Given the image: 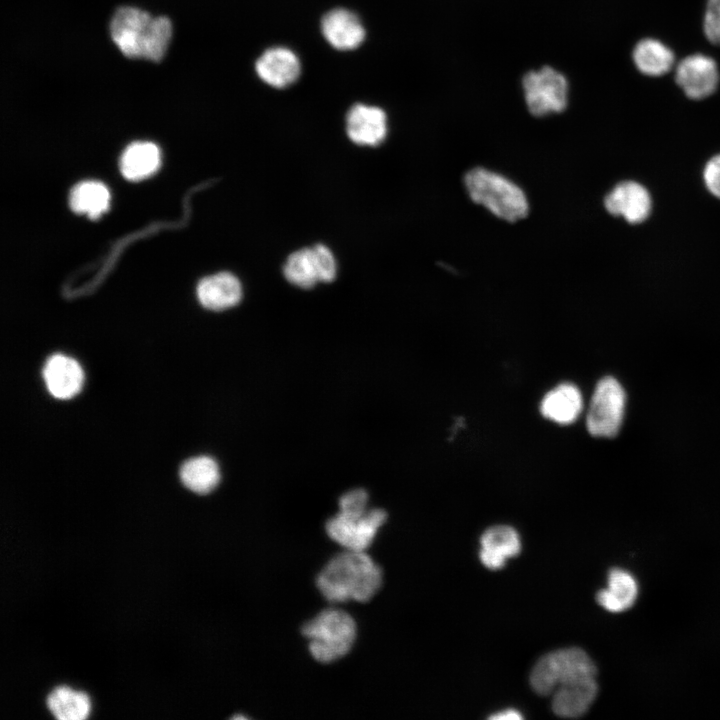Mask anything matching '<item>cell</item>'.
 <instances>
[{
    "mask_svg": "<svg viewBox=\"0 0 720 720\" xmlns=\"http://www.w3.org/2000/svg\"><path fill=\"white\" fill-rule=\"evenodd\" d=\"M316 584L330 602H366L382 584V570L365 551L347 550L322 569Z\"/></svg>",
    "mask_w": 720,
    "mask_h": 720,
    "instance_id": "6da1fadb",
    "label": "cell"
},
{
    "mask_svg": "<svg viewBox=\"0 0 720 720\" xmlns=\"http://www.w3.org/2000/svg\"><path fill=\"white\" fill-rule=\"evenodd\" d=\"M110 34L124 56L158 62L167 51L172 24L165 16L152 17L142 9L124 6L113 15Z\"/></svg>",
    "mask_w": 720,
    "mask_h": 720,
    "instance_id": "7a4b0ae2",
    "label": "cell"
},
{
    "mask_svg": "<svg viewBox=\"0 0 720 720\" xmlns=\"http://www.w3.org/2000/svg\"><path fill=\"white\" fill-rule=\"evenodd\" d=\"M470 198L495 216L514 222L528 213V201L520 187L506 177L484 168L470 170L464 178Z\"/></svg>",
    "mask_w": 720,
    "mask_h": 720,
    "instance_id": "3957f363",
    "label": "cell"
},
{
    "mask_svg": "<svg viewBox=\"0 0 720 720\" xmlns=\"http://www.w3.org/2000/svg\"><path fill=\"white\" fill-rule=\"evenodd\" d=\"M303 635L319 662L329 663L345 656L356 638V623L344 610L328 608L304 624Z\"/></svg>",
    "mask_w": 720,
    "mask_h": 720,
    "instance_id": "277c9868",
    "label": "cell"
},
{
    "mask_svg": "<svg viewBox=\"0 0 720 720\" xmlns=\"http://www.w3.org/2000/svg\"><path fill=\"white\" fill-rule=\"evenodd\" d=\"M596 675V666L584 650L577 647L563 648L537 661L530 674V684L537 694L547 696L564 683Z\"/></svg>",
    "mask_w": 720,
    "mask_h": 720,
    "instance_id": "5b68a950",
    "label": "cell"
},
{
    "mask_svg": "<svg viewBox=\"0 0 720 720\" xmlns=\"http://www.w3.org/2000/svg\"><path fill=\"white\" fill-rule=\"evenodd\" d=\"M626 393L612 376L599 380L586 414V428L595 437L615 436L623 423Z\"/></svg>",
    "mask_w": 720,
    "mask_h": 720,
    "instance_id": "8992f818",
    "label": "cell"
},
{
    "mask_svg": "<svg viewBox=\"0 0 720 720\" xmlns=\"http://www.w3.org/2000/svg\"><path fill=\"white\" fill-rule=\"evenodd\" d=\"M387 514L382 509L339 511L326 524L329 537L347 550L365 551L373 542Z\"/></svg>",
    "mask_w": 720,
    "mask_h": 720,
    "instance_id": "52a82bcc",
    "label": "cell"
},
{
    "mask_svg": "<svg viewBox=\"0 0 720 720\" xmlns=\"http://www.w3.org/2000/svg\"><path fill=\"white\" fill-rule=\"evenodd\" d=\"M524 97L535 116L559 113L567 106L568 83L563 74L545 66L523 78Z\"/></svg>",
    "mask_w": 720,
    "mask_h": 720,
    "instance_id": "ba28073f",
    "label": "cell"
},
{
    "mask_svg": "<svg viewBox=\"0 0 720 720\" xmlns=\"http://www.w3.org/2000/svg\"><path fill=\"white\" fill-rule=\"evenodd\" d=\"M336 272L335 257L323 244L301 248L291 253L283 266L286 280L303 289L312 288L319 282L333 281Z\"/></svg>",
    "mask_w": 720,
    "mask_h": 720,
    "instance_id": "9c48e42d",
    "label": "cell"
},
{
    "mask_svg": "<svg viewBox=\"0 0 720 720\" xmlns=\"http://www.w3.org/2000/svg\"><path fill=\"white\" fill-rule=\"evenodd\" d=\"M675 80L688 98L701 100L711 96L720 81L716 61L705 54H692L682 59L675 70Z\"/></svg>",
    "mask_w": 720,
    "mask_h": 720,
    "instance_id": "30bf717a",
    "label": "cell"
},
{
    "mask_svg": "<svg viewBox=\"0 0 720 720\" xmlns=\"http://www.w3.org/2000/svg\"><path fill=\"white\" fill-rule=\"evenodd\" d=\"M346 132L353 143L376 147L387 135L386 113L377 106L357 103L346 115Z\"/></svg>",
    "mask_w": 720,
    "mask_h": 720,
    "instance_id": "8fae6325",
    "label": "cell"
},
{
    "mask_svg": "<svg viewBox=\"0 0 720 720\" xmlns=\"http://www.w3.org/2000/svg\"><path fill=\"white\" fill-rule=\"evenodd\" d=\"M606 210L621 216L631 224L643 222L651 211V197L647 189L634 181L616 185L605 197Z\"/></svg>",
    "mask_w": 720,
    "mask_h": 720,
    "instance_id": "7c38bea8",
    "label": "cell"
},
{
    "mask_svg": "<svg viewBox=\"0 0 720 720\" xmlns=\"http://www.w3.org/2000/svg\"><path fill=\"white\" fill-rule=\"evenodd\" d=\"M552 710L564 718L585 714L598 694L596 676L574 679L558 686L552 693Z\"/></svg>",
    "mask_w": 720,
    "mask_h": 720,
    "instance_id": "4fadbf2b",
    "label": "cell"
},
{
    "mask_svg": "<svg viewBox=\"0 0 720 720\" xmlns=\"http://www.w3.org/2000/svg\"><path fill=\"white\" fill-rule=\"evenodd\" d=\"M48 392L57 399L74 397L83 385L84 374L80 364L62 354L50 356L42 370Z\"/></svg>",
    "mask_w": 720,
    "mask_h": 720,
    "instance_id": "5bb4252c",
    "label": "cell"
},
{
    "mask_svg": "<svg viewBox=\"0 0 720 720\" xmlns=\"http://www.w3.org/2000/svg\"><path fill=\"white\" fill-rule=\"evenodd\" d=\"M259 78L275 88H285L299 77L301 65L296 54L286 47H272L255 64Z\"/></svg>",
    "mask_w": 720,
    "mask_h": 720,
    "instance_id": "9a60e30c",
    "label": "cell"
},
{
    "mask_svg": "<svg viewBox=\"0 0 720 720\" xmlns=\"http://www.w3.org/2000/svg\"><path fill=\"white\" fill-rule=\"evenodd\" d=\"M321 31L335 49L352 50L361 45L365 29L358 16L344 8L329 11L321 20Z\"/></svg>",
    "mask_w": 720,
    "mask_h": 720,
    "instance_id": "2e32d148",
    "label": "cell"
},
{
    "mask_svg": "<svg viewBox=\"0 0 720 720\" xmlns=\"http://www.w3.org/2000/svg\"><path fill=\"white\" fill-rule=\"evenodd\" d=\"M480 560L492 570L501 569L506 560L517 556L521 551L518 532L511 526L496 525L484 531L480 538Z\"/></svg>",
    "mask_w": 720,
    "mask_h": 720,
    "instance_id": "e0dca14e",
    "label": "cell"
},
{
    "mask_svg": "<svg viewBox=\"0 0 720 720\" xmlns=\"http://www.w3.org/2000/svg\"><path fill=\"white\" fill-rule=\"evenodd\" d=\"M539 409L544 418L554 423L572 424L583 410L581 391L573 383H560L544 395Z\"/></svg>",
    "mask_w": 720,
    "mask_h": 720,
    "instance_id": "ac0fdd59",
    "label": "cell"
},
{
    "mask_svg": "<svg viewBox=\"0 0 720 720\" xmlns=\"http://www.w3.org/2000/svg\"><path fill=\"white\" fill-rule=\"evenodd\" d=\"M242 295L239 279L229 272L207 276L197 286L201 305L212 311H222L237 305Z\"/></svg>",
    "mask_w": 720,
    "mask_h": 720,
    "instance_id": "d6986e66",
    "label": "cell"
},
{
    "mask_svg": "<svg viewBox=\"0 0 720 720\" xmlns=\"http://www.w3.org/2000/svg\"><path fill=\"white\" fill-rule=\"evenodd\" d=\"M638 584L627 570L613 568L608 574V586L597 593L601 607L612 613L623 612L633 606L638 597Z\"/></svg>",
    "mask_w": 720,
    "mask_h": 720,
    "instance_id": "ffe728a7",
    "label": "cell"
},
{
    "mask_svg": "<svg viewBox=\"0 0 720 720\" xmlns=\"http://www.w3.org/2000/svg\"><path fill=\"white\" fill-rule=\"evenodd\" d=\"M636 68L644 75L658 77L674 66L675 55L663 42L653 38L640 40L632 52Z\"/></svg>",
    "mask_w": 720,
    "mask_h": 720,
    "instance_id": "44dd1931",
    "label": "cell"
},
{
    "mask_svg": "<svg viewBox=\"0 0 720 720\" xmlns=\"http://www.w3.org/2000/svg\"><path fill=\"white\" fill-rule=\"evenodd\" d=\"M180 480L189 490L197 494H207L216 488L220 481L217 462L209 456H198L186 460L179 470Z\"/></svg>",
    "mask_w": 720,
    "mask_h": 720,
    "instance_id": "7402d4cb",
    "label": "cell"
},
{
    "mask_svg": "<svg viewBox=\"0 0 720 720\" xmlns=\"http://www.w3.org/2000/svg\"><path fill=\"white\" fill-rule=\"evenodd\" d=\"M160 164V151L151 142H135L121 156V172L129 180H140L154 173Z\"/></svg>",
    "mask_w": 720,
    "mask_h": 720,
    "instance_id": "603a6c76",
    "label": "cell"
},
{
    "mask_svg": "<svg viewBox=\"0 0 720 720\" xmlns=\"http://www.w3.org/2000/svg\"><path fill=\"white\" fill-rule=\"evenodd\" d=\"M109 191L100 182L78 183L70 192L69 204L76 213H86L90 218L99 217L109 205Z\"/></svg>",
    "mask_w": 720,
    "mask_h": 720,
    "instance_id": "cb8c5ba5",
    "label": "cell"
},
{
    "mask_svg": "<svg viewBox=\"0 0 720 720\" xmlns=\"http://www.w3.org/2000/svg\"><path fill=\"white\" fill-rule=\"evenodd\" d=\"M47 707L59 720H83L89 714L90 702L85 693L60 686L48 695Z\"/></svg>",
    "mask_w": 720,
    "mask_h": 720,
    "instance_id": "d4e9b609",
    "label": "cell"
},
{
    "mask_svg": "<svg viewBox=\"0 0 720 720\" xmlns=\"http://www.w3.org/2000/svg\"><path fill=\"white\" fill-rule=\"evenodd\" d=\"M703 30L710 43L720 46V0H707Z\"/></svg>",
    "mask_w": 720,
    "mask_h": 720,
    "instance_id": "484cf974",
    "label": "cell"
},
{
    "mask_svg": "<svg viewBox=\"0 0 720 720\" xmlns=\"http://www.w3.org/2000/svg\"><path fill=\"white\" fill-rule=\"evenodd\" d=\"M368 494L363 489L350 490L339 500V511L361 512L367 510Z\"/></svg>",
    "mask_w": 720,
    "mask_h": 720,
    "instance_id": "4316f807",
    "label": "cell"
},
{
    "mask_svg": "<svg viewBox=\"0 0 720 720\" xmlns=\"http://www.w3.org/2000/svg\"><path fill=\"white\" fill-rule=\"evenodd\" d=\"M703 177L709 192L717 198H720V154L714 156L707 162Z\"/></svg>",
    "mask_w": 720,
    "mask_h": 720,
    "instance_id": "83f0119b",
    "label": "cell"
},
{
    "mask_svg": "<svg viewBox=\"0 0 720 720\" xmlns=\"http://www.w3.org/2000/svg\"><path fill=\"white\" fill-rule=\"evenodd\" d=\"M489 718L493 720H519L522 719L523 716L518 710L509 708L494 713Z\"/></svg>",
    "mask_w": 720,
    "mask_h": 720,
    "instance_id": "f1b7e54d",
    "label": "cell"
}]
</instances>
